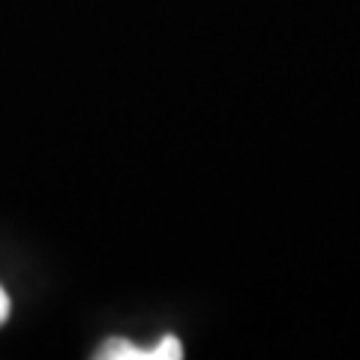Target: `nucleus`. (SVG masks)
Listing matches in <instances>:
<instances>
[{
	"label": "nucleus",
	"mask_w": 360,
	"mask_h": 360,
	"mask_svg": "<svg viewBox=\"0 0 360 360\" xmlns=\"http://www.w3.org/2000/svg\"><path fill=\"white\" fill-rule=\"evenodd\" d=\"M184 357V348H180V340L177 336H162L160 342L150 348V360H180Z\"/></svg>",
	"instance_id": "obj_2"
},
{
	"label": "nucleus",
	"mask_w": 360,
	"mask_h": 360,
	"mask_svg": "<svg viewBox=\"0 0 360 360\" xmlns=\"http://www.w3.org/2000/svg\"><path fill=\"white\" fill-rule=\"evenodd\" d=\"M6 319H9V295L0 288V324H4Z\"/></svg>",
	"instance_id": "obj_3"
},
{
	"label": "nucleus",
	"mask_w": 360,
	"mask_h": 360,
	"mask_svg": "<svg viewBox=\"0 0 360 360\" xmlns=\"http://www.w3.org/2000/svg\"><path fill=\"white\" fill-rule=\"evenodd\" d=\"M99 357L105 360H150V348H139L129 340H105L99 348Z\"/></svg>",
	"instance_id": "obj_1"
}]
</instances>
